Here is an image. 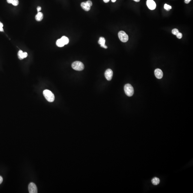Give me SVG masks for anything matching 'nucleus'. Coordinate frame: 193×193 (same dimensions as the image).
Wrapping results in <instances>:
<instances>
[{"instance_id": "nucleus-1", "label": "nucleus", "mask_w": 193, "mask_h": 193, "mask_svg": "<svg viewBox=\"0 0 193 193\" xmlns=\"http://www.w3.org/2000/svg\"><path fill=\"white\" fill-rule=\"evenodd\" d=\"M43 94L45 98L49 102H52L54 101L55 96L53 93L48 90H45L43 91Z\"/></svg>"}, {"instance_id": "nucleus-2", "label": "nucleus", "mask_w": 193, "mask_h": 193, "mask_svg": "<svg viewBox=\"0 0 193 193\" xmlns=\"http://www.w3.org/2000/svg\"><path fill=\"white\" fill-rule=\"evenodd\" d=\"M124 90L126 94L128 96H131L133 95L134 92V88L131 85L127 84L124 87Z\"/></svg>"}, {"instance_id": "nucleus-3", "label": "nucleus", "mask_w": 193, "mask_h": 193, "mask_svg": "<svg viewBox=\"0 0 193 193\" xmlns=\"http://www.w3.org/2000/svg\"><path fill=\"white\" fill-rule=\"evenodd\" d=\"M72 67L73 69L77 71H82L84 67L83 64L80 61H75L73 63Z\"/></svg>"}, {"instance_id": "nucleus-4", "label": "nucleus", "mask_w": 193, "mask_h": 193, "mask_svg": "<svg viewBox=\"0 0 193 193\" xmlns=\"http://www.w3.org/2000/svg\"><path fill=\"white\" fill-rule=\"evenodd\" d=\"M118 36L119 39L123 42H126L128 40V36L124 31H120L118 33Z\"/></svg>"}, {"instance_id": "nucleus-5", "label": "nucleus", "mask_w": 193, "mask_h": 193, "mask_svg": "<svg viewBox=\"0 0 193 193\" xmlns=\"http://www.w3.org/2000/svg\"><path fill=\"white\" fill-rule=\"evenodd\" d=\"M28 190L30 193H38L37 187L34 183L31 182L28 186Z\"/></svg>"}, {"instance_id": "nucleus-6", "label": "nucleus", "mask_w": 193, "mask_h": 193, "mask_svg": "<svg viewBox=\"0 0 193 193\" xmlns=\"http://www.w3.org/2000/svg\"><path fill=\"white\" fill-rule=\"evenodd\" d=\"M104 75L105 78L108 81L111 80L113 75L112 71L110 69H108L105 71Z\"/></svg>"}, {"instance_id": "nucleus-7", "label": "nucleus", "mask_w": 193, "mask_h": 193, "mask_svg": "<svg viewBox=\"0 0 193 193\" xmlns=\"http://www.w3.org/2000/svg\"><path fill=\"white\" fill-rule=\"evenodd\" d=\"M147 5L149 9L151 10L155 9L156 8V4L153 0H147Z\"/></svg>"}, {"instance_id": "nucleus-8", "label": "nucleus", "mask_w": 193, "mask_h": 193, "mask_svg": "<svg viewBox=\"0 0 193 193\" xmlns=\"http://www.w3.org/2000/svg\"><path fill=\"white\" fill-rule=\"evenodd\" d=\"M155 74L156 77L158 79H161L163 77V73L160 69H156L155 71Z\"/></svg>"}, {"instance_id": "nucleus-9", "label": "nucleus", "mask_w": 193, "mask_h": 193, "mask_svg": "<svg viewBox=\"0 0 193 193\" xmlns=\"http://www.w3.org/2000/svg\"><path fill=\"white\" fill-rule=\"evenodd\" d=\"M18 58L20 60H22L27 57L28 54L27 52H23L22 50H20L18 52Z\"/></svg>"}, {"instance_id": "nucleus-10", "label": "nucleus", "mask_w": 193, "mask_h": 193, "mask_svg": "<svg viewBox=\"0 0 193 193\" xmlns=\"http://www.w3.org/2000/svg\"><path fill=\"white\" fill-rule=\"evenodd\" d=\"M105 40L104 38L103 37H101L99 38L98 43L99 45H100L102 47L104 48L105 49H107V47L105 45Z\"/></svg>"}, {"instance_id": "nucleus-11", "label": "nucleus", "mask_w": 193, "mask_h": 193, "mask_svg": "<svg viewBox=\"0 0 193 193\" xmlns=\"http://www.w3.org/2000/svg\"><path fill=\"white\" fill-rule=\"evenodd\" d=\"M81 7L82 9H83L84 10L86 11H89L90 10V7H91L87 3L86 1L82 3L81 4Z\"/></svg>"}, {"instance_id": "nucleus-12", "label": "nucleus", "mask_w": 193, "mask_h": 193, "mask_svg": "<svg viewBox=\"0 0 193 193\" xmlns=\"http://www.w3.org/2000/svg\"><path fill=\"white\" fill-rule=\"evenodd\" d=\"M43 18V15L42 13L39 12L36 16V19L37 21H41Z\"/></svg>"}, {"instance_id": "nucleus-13", "label": "nucleus", "mask_w": 193, "mask_h": 193, "mask_svg": "<svg viewBox=\"0 0 193 193\" xmlns=\"http://www.w3.org/2000/svg\"><path fill=\"white\" fill-rule=\"evenodd\" d=\"M152 183L153 185H157L159 184L160 182V179L157 177H154L151 180Z\"/></svg>"}, {"instance_id": "nucleus-14", "label": "nucleus", "mask_w": 193, "mask_h": 193, "mask_svg": "<svg viewBox=\"0 0 193 193\" xmlns=\"http://www.w3.org/2000/svg\"><path fill=\"white\" fill-rule=\"evenodd\" d=\"M56 45L57 46L60 47H63L65 45L63 43V41L61 40V39H58L56 42Z\"/></svg>"}, {"instance_id": "nucleus-15", "label": "nucleus", "mask_w": 193, "mask_h": 193, "mask_svg": "<svg viewBox=\"0 0 193 193\" xmlns=\"http://www.w3.org/2000/svg\"><path fill=\"white\" fill-rule=\"evenodd\" d=\"M60 39L65 45H67L69 42V39L68 38L65 36H63Z\"/></svg>"}, {"instance_id": "nucleus-16", "label": "nucleus", "mask_w": 193, "mask_h": 193, "mask_svg": "<svg viewBox=\"0 0 193 193\" xmlns=\"http://www.w3.org/2000/svg\"><path fill=\"white\" fill-rule=\"evenodd\" d=\"M164 8L167 11H169L171 9H172V7L166 4L164 5Z\"/></svg>"}, {"instance_id": "nucleus-17", "label": "nucleus", "mask_w": 193, "mask_h": 193, "mask_svg": "<svg viewBox=\"0 0 193 193\" xmlns=\"http://www.w3.org/2000/svg\"><path fill=\"white\" fill-rule=\"evenodd\" d=\"M12 4L14 6H18L19 4L18 0H12Z\"/></svg>"}, {"instance_id": "nucleus-18", "label": "nucleus", "mask_w": 193, "mask_h": 193, "mask_svg": "<svg viewBox=\"0 0 193 193\" xmlns=\"http://www.w3.org/2000/svg\"><path fill=\"white\" fill-rule=\"evenodd\" d=\"M172 33L174 35H176L179 32V30L177 29H174L172 30Z\"/></svg>"}, {"instance_id": "nucleus-19", "label": "nucleus", "mask_w": 193, "mask_h": 193, "mask_svg": "<svg viewBox=\"0 0 193 193\" xmlns=\"http://www.w3.org/2000/svg\"><path fill=\"white\" fill-rule=\"evenodd\" d=\"M176 36H177V37L178 38L180 39L182 37V34L181 33H179V32L178 34L176 35Z\"/></svg>"}, {"instance_id": "nucleus-20", "label": "nucleus", "mask_w": 193, "mask_h": 193, "mask_svg": "<svg viewBox=\"0 0 193 193\" xmlns=\"http://www.w3.org/2000/svg\"><path fill=\"white\" fill-rule=\"evenodd\" d=\"M3 27V23L0 22V32H3L4 31Z\"/></svg>"}, {"instance_id": "nucleus-21", "label": "nucleus", "mask_w": 193, "mask_h": 193, "mask_svg": "<svg viewBox=\"0 0 193 193\" xmlns=\"http://www.w3.org/2000/svg\"><path fill=\"white\" fill-rule=\"evenodd\" d=\"M87 3L90 6V7H91L92 5V1L90 0H88L87 1H86Z\"/></svg>"}, {"instance_id": "nucleus-22", "label": "nucleus", "mask_w": 193, "mask_h": 193, "mask_svg": "<svg viewBox=\"0 0 193 193\" xmlns=\"http://www.w3.org/2000/svg\"><path fill=\"white\" fill-rule=\"evenodd\" d=\"M191 0H185V3L188 4L190 2Z\"/></svg>"}, {"instance_id": "nucleus-23", "label": "nucleus", "mask_w": 193, "mask_h": 193, "mask_svg": "<svg viewBox=\"0 0 193 193\" xmlns=\"http://www.w3.org/2000/svg\"><path fill=\"white\" fill-rule=\"evenodd\" d=\"M41 9H42V8H41V7H38L37 8V10L38 12H39V11L41 10Z\"/></svg>"}, {"instance_id": "nucleus-24", "label": "nucleus", "mask_w": 193, "mask_h": 193, "mask_svg": "<svg viewBox=\"0 0 193 193\" xmlns=\"http://www.w3.org/2000/svg\"><path fill=\"white\" fill-rule=\"evenodd\" d=\"M3 178L1 176H0V184H1L2 183V182H3Z\"/></svg>"}, {"instance_id": "nucleus-25", "label": "nucleus", "mask_w": 193, "mask_h": 193, "mask_svg": "<svg viewBox=\"0 0 193 193\" xmlns=\"http://www.w3.org/2000/svg\"><path fill=\"white\" fill-rule=\"evenodd\" d=\"M7 2L9 4H12V0H7Z\"/></svg>"}, {"instance_id": "nucleus-26", "label": "nucleus", "mask_w": 193, "mask_h": 193, "mask_svg": "<svg viewBox=\"0 0 193 193\" xmlns=\"http://www.w3.org/2000/svg\"><path fill=\"white\" fill-rule=\"evenodd\" d=\"M110 0H104V2L105 3H108L109 1H110Z\"/></svg>"}, {"instance_id": "nucleus-27", "label": "nucleus", "mask_w": 193, "mask_h": 193, "mask_svg": "<svg viewBox=\"0 0 193 193\" xmlns=\"http://www.w3.org/2000/svg\"><path fill=\"white\" fill-rule=\"evenodd\" d=\"M133 0L134 1L136 2H138L140 1V0Z\"/></svg>"}, {"instance_id": "nucleus-28", "label": "nucleus", "mask_w": 193, "mask_h": 193, "mask_svg": "<svg viewBox=\"0 0 193 193\" xmlns=\"http://www.w3.org/2000/svg\"><path fill=\"white\" fill-rule=\"evenodd\" d=\"M111 1H112V2H113V3H114V2H116V0H111Z\"/></svg>"}]
</instances>
